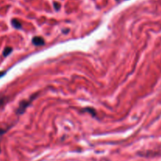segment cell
<instances>
[{
    "instance_id": "8992f818",
    "label": "cell",
    "mask_w": 161,
    "mask_h": 161,
    "mask_svg": "<svg viewBox=\"0 0 161 161\" xmlns=\"http://www.w3.org/2000/svg\"><path fill=\"white\" fill-rule=\"evenodd\" d=\"M85 111H87V112H89V113H90L92 116H96V111H95V109H92V108H87V109H85Z\"/></svg>"
},
{
    "instance_id": "30bf717a",
    "label": "cell",
    "mask_w": 161,
    "mask_h": 161,
    "mask_svg": "<svg viewBox=\"0 0 161 161\" xmlns=\"http://www.w3.org/2000/svg\"><path fill=\"white\" fill-rule=\"evenodd\" d=\"M0 153H1V149H0Z\"/></svg>"
},
{
    "instance_id": "7a4b0ae2",
    "label": "cell",
    "mask_w": 161,
    "mask_h": 161,
    "mask_svg": "<svg viewBox=\"0 0 161 161\" xmlns=\"http://www.w3.org/2000/svg\"><path fill=\"white\" fill-rule=\"evenodd\" d=\"M32 43L35 46L40 47V46H43L45 44V40L43 38H42L41 36H35L31 40Z\"/></svg>"
},
{
    "instance_id": "3957f363",
    "label": "cell",
    "mask_w": 161,
    "mask_h": 161,
    "mask_svg": "<svg viewBox=\"0 0 161 161\" xmlns=\"http://www.w3.org/2000/svg\"><path fill=\"white\" fill-rule=\"evenodd\" d=\"M11 25L14 28H15L17 29H20L22 28V25H21V23L17 19H13L11 20Z\"/></svg>"
},
{
    "instance_id": "52a82bcc",
    "label": "cell",
    "mask_w": 161,
    "mask_h": 161,
    "mask_svg": "<svg viewBox=\"0 0 161 161\" xmlns=\"http://www.w3.org/2000/svg\"><path fill=\"white\" fill-rule=\"evenodd\" d=\"M53 6H54V8L56 10H59L61 8V4L59 3H53Z\"/></svg>"
},
{
    "instance_id": "9c48e42d",
    "label": "cell",
    "mask_w": 161,
    "mask_h": 161,
    "mask_svg": "<svg viewBox=\"0 0 161 161\" xmlns=\"http://www.w3.org/2000/svg\"><path fill=\"white\" fill-rule=\"evenodd\" d=\"M116 1H120V0H116Z\"/></svg>"
},
{
    "instance_id": "5b68a950",
    "label": "cell",
    "mask_w": 161,
    "mask_h": 161,
    "mask_svg": "<svg viewBox=\"0 0 161 161\" xmlns=\"http://www.w3.org/2000/svg\"><path fill=\"white\" fill-rule=\"evenodd\" d=\"M7 99H8V98H7V97H6V96L0 97V108H1L3 105H4L6 104Z\"/></svg>"
},
{
    "instance_id": "ba28073f",
    "label": "cell",
    "mask_w": 161,
    "mask_h": 161,
    "mask_svg": "<svg viewBox=\"0 0 161 161\" xmlns=\"http://www.w3.org/2000/svg\"><path fill=\"white\" fill-rule=\"evenodd\" d=\"M6 73V71H2V72H0V78H2L3 76H4L5 75Z\"/></svg>"
},
{
    "instance_id": "6da1fadb",
    "label": "cell",
    "mask_w": 161,
    "mask_h": 161,
    "mask_svg": "<svg viewBox=\"0 0 161 161\" xmlns=\"http://www.w3.org/2000/svg\"><path fill=\"white\" fill-rule=\"evenodd\" d=\"M37 97V94H33L31 96V98L28 100H23L21 101L19 104V107L18 109H17V113L20 115V114H23L25 112V111L26 110V109L28 108V107L31 105V103L33 101V100Z\"/></svg>"
},
{
    "instance_id": "277c9868",
    "label": "cell",
    "mask_w": 161,
    "mask_h": 161,
    "mask_svg": "<svg viewBox=\"0 0 161 161\" xmlns=\"http://www.w3.org/2000/svg\"><path fill=\"white\" fill-rule=\"evenodd\" d=\"M13 51V48L12 47H7L5 48L4 51H3V56L4 57H7L9 53H11Z\"/></svg>"
}]
</instances>
